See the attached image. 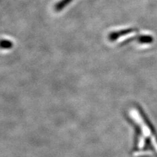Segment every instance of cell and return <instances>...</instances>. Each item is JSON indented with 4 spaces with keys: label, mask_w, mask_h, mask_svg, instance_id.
<instances>
[{
    "label": "cell",
    "mask_w": 157,
    "mask_h": 157,
    "mask_svg": "<svg viewBox=\"0 0 157 157\" xmlns=\"http://www.w3.org/2000/svg\"><path fill=\"white\" fill-rule=\"evenodd\" d=\"M72 0H61L60 2H58L56 5L55 9L56 11H60L63 8H64L67 4L70 3Z\"/></svg>",
    "instance_id": "7a4b0ae2"
},
{
    "label": "cell",
    "mask_w": 157,
    "mask_h": 157,
    "mask_svg": "<svg viewBox=\"0 0 157 157\" xmlns=\"http://www.w3.org/2000/svg\"><path fill=\"white\" fill-rule=\"evenodd\" d=\"M13 46L11 41L8 40H2L0 41V48H10Z\"/></svg>",
    "instance_id": "3957f363"
},
{
    "label": "cell",
    "mask_w": 157,
    "mask_h": 157,
    "mask_svg": "<svg viewBox=\"0 0 157 157\" xmlns=\"http://www.w3.org/2000/svg\"><path fill=\"white\" fill-rule=\"evenodd\" d=\"M128 117L134 129L131 153L135 157H157V132L141 108L132 105Z\"/></svg>",
    "instance_id": "6da1fadb"
}]
</instances>
